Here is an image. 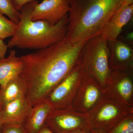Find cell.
Returning a JSON list of instances; mask_svg holds the SVG:
<instances>
[{"mask_svg":"<svg viewBox=\"0 0 133 133\" xmlns=\"http://www.w3.org/2000/svg\"><path fill=\"white\" fill-rule=\"evenodd\" d=\"M85 42L72 43L66 37L48 48L21 57V75L27 85L26 98L32 107L44 100L77 64Z\"/></svg>","mask_w":133,"mask_h":133,"instance_id":"6da1fadb","label":"cell"},{"mask_svg":"<svg viewBox=\"0 0 133 133\" xmlns=\"http://www.w3.org/2000/svg\"><path fill=\"white\" fill-rule=\"evenodd\" d=\"M123 0H70L66 37L72 43L85 42L100 35Z\"/></svg>","mask_w":133,"mask_h":133,"instance_id":"7a4b0ae2","label":"cell"},{"mask_svg":"<svg viewBox=\"0 0 133 133\" xmlns=\"http://www.w3.org/2000/svg\"><path fill=\"white\" fill-rule=\"evenodd\" d=\"M35 1L24 5L20 10L21 17L15 33L9 41L8 48L40 50L59 42L66 38L68 17L52 26L46 21L31 20Z\"/></svg>","mask_w":133,"mask_h":133,"instance_id":"3957f363","label":"cell"},{"mask_svg":"<svg viewBox=\"0 0 133 133\" xmlns=\"http://www.w3.org/2000/svg\"><path fill=\"white\" fill-rule=\"evenodd\" d=\"M109 56L108 41L100 34L84 43L78 61L85 74L94 78L103 91L111 70Z\"/></svg>","mask_w":133,"mask_h":133,"instance_id":"277c9868","label":"cell"},{"mask_svg":"<svg viewBox=\"0 0 133 133\" xmlns=\"http://www.w3.org/2000/svg\"><path fill=\"white\" fill-rule=\"evenodd\" d=\"M132 113V108L126 107L103 93L96 104L86 114L91 129L108 133Z\"/></svg>","mask_w":133,"mask_h":133,"instance_id":"5b68a950","label":"cell"},{"mask_svg":"<svg viewBox=\"0 0 133 133\" xmlns=\"http://www.w3.org/2000/svg\"><path fill=\"white\" fill-rule=\"evenodd\" d=\"M85 73L78 62L68 74L52 88L45 99L52 110L71 107Z\"/></svg>","mask_w":133,"mask_h":133,"instance_id":"8992f818","label":"cell"},{"mask_svg":"<svg viewBox=\"0 0 133 133\" xmlns=\"http://www.w3.org/2000/svg\"><path fill=\"white\" fill-rule=\"evenodd\" d=\"M133 69L110 70L103 93L126 107L132 108Z\"/></svg>","mask_w":133,"mask_h":133,"instance_id":"52a82bcc","label":"cell"},{"mask_svg":"<svg viewBox=\"0 0 133 133\" xmlns=\"http://www.w3.org/2000/svg\"><path fill=\"white\" fill-rule=\"evenodd\" d=\"M44 125L53 133H70L78 129L89 128L87 114L72 107L51 110Z\"/></svg>","mask_w":133,"mask_h":133,"instance_id":"ba28073f","label":"cell"},{"mask_svg":"<svg viewBox=\"0 0 133 133\" xmlns=\"http://www.w3.org/2000/svg\"><path fill=\"white\" fill-rule=\"evenodd\" d=\"M102 88L93 77L85 74L72 101L71 107L79 112L87 113L98 102L103 93Z\"/></svg>","mask_w":133,"mask_h":133,"instance_id":"9c48e42d","label":"cell"},{"mask_svg":"<svg viewBox=\"0 0 133 133\" xmlns=\"http://www.w3.org/2000/svg\"><path fill=\"white\" fill-rule=\"evenodd\" d=\"M70 0H43L34 6L31 19L33 21H46L51 25L56 24L68 16Z\"/></svg>","mask_w":133,"mask_h":133,"instance_id":"30bf717a","label":"cell"},{"mask_svg":"<svg viewBox=\"0 0 133 133\" xmlns=\"http://www.w3.org/2000/svg\"><path fill=\"white\" fill-rule=\"evenodd\" d=\"M3 125H23L32 106L26 97L1 105Z\"/></svg>","mask_w":133,"mask_h":133,"instance_id":"8fae6325","label":"cell"},{"mask_svg":"<svg viewBox=\"0 0 133 133\" xmlns=\"http://www.w3.org/2000/svg\"><path fill=\"white\" fill-rule=\"evenodd\" d=\"M107 41L110 70L133 69L132 46L118 39Z\"/></svg>","mask_w":133,"mask_h":133,"instance_id":"7c38bea8","label":"cell"},{"mask_svg":"<svg viewBox=\"0 0 133 133\" xmlns=\"http://www.w3.org/2000/svg\"><path fill=\"white\" fill-rule=\"evenodd\" d=\"M133 14V4L122 3L105 23L101 35L107 41L118 39L123 27L130 21Z\"/></svg>","mask_w":133,"mask_h":133,"instance_id":"4fadbf2b","label":"cell"},{"mask_svg":"<svg viewBox=\"0 0 133 133\" xmlns=\"http://www.w3.org/2000/svg\"><path fill=\"white\" fill-rule=\"evenodd\" d=\"M27 93V85L24 79L21 74L16 76L0 86L1 105L17 99L26 97Z\"/></svg>","mask_w":133,"mask_h":133,"instance_id":"5bb4252c","label":"cell"},{"mask_svg":"<svg viewBox=\"0 0 133 133\" xmlns=\"http://www.w3.org/2000/svg\"><path fill=\"white\" fill-rule=\"evenodd\" d=\"M52 109L45 101L32 107L31 112L23 125L27 133H38L45 124Z\"/></svg>","mask_w":133,"mask_h":133,"instance_id":"9a60e30c","label":"cell"},{"mask_svg":"<svg viewBox=\"0 0 133 133\" xmlns=\"http://www.w3.org/2000/svg\"><path fill=\"white\" fill-rule=\"evenodd\" d=\"M22 69L23 63L21 57L17 56L15 50H10L7 57L0 59V86L20 75Z\"/></svg>","mask_w":133,"mask_h":133,"instance_id":"2e32d148","label":"cell"},{"mask_svg":"<svg viewBox=\"0 0 133 133\" xmlns=\"http://www.w3.org/2000/svg\"><path fill=\"white\" fill-rule=\"evenodd\" d=\"M0 13L7 16L10 21L18 24L21 17V12L16 9L12 0H0Z\"/></svg>","mask_w":133,"mask_h":133,"instance_id":"e0dca14e","label":"cell"},{"mask_svg":"<svg viewBox=\"0 0 133 133\" xmlns=\"http://www.w3.org/2000/svg\"><path fill=\"white\" fill-rule=\"evenodd\" d=\"M17 24L8 20L0 13V38H5L12 37L15 33Z\"/></svg>","mask_w":133,"mask_h":133,"instance_id":"ac0fdd59","label":"cell"},{"mask_svg":"<svg viewBox=\"0 0 133 133\" xmlns=\"http://www.w3.org/2000/svg\"><path fill=\"white\" fill-rule=\"evenodd\" d=\"M108 133H133L132 115L126 117Z\"/></svg>","mask_w":133,"mask_h":133,"instance_id":"d6986e66","label":"cell"},{"mask_svg":"<svg viewBox=\"0 0 133 133\" xmlns=\"http://www.w3.org/2000/svg\"><path fill=\"white\" fill-rule=\"evenodd\" d=\"M1 133H27V132L23 125H3Z\"/></svg>","mask_w":133,"mask_h":133,"instance_id":"ffe728a7","label":"cell"},{"mask_svg":"<svg viewBox=\"0 0 133 133\" xmlns=\"http://www.w3.org/2000/svg\"><path fill=\"white\" fill-rule=\"evenodd\" d=\"M35 1L36 0H12V2L16 9L20 11L24 5Z\"/></svg>","mask_w":133,"mask_h":133,"instance_id":"44dd1931","label":"cell"},{"mask_svg":"<svg viewBox=\"0 0 133 133\" xmlns=\"http://www.w3.org/2000/svg\"><path fill=\"white\" fill-rule=\"evenodd\" d=\"M8 48L7 44L4 42L3 40L0 38V59L5 58Z\"/></svg>","mask_w":133,"mask_h":133,"instance_id":"7402d4cb","label":"cell"},{"mask_svg":"<svg viewBox=\"0 0 133 133\" xmlns=\"http://www.w3.org/2000/svg\"><path fill=\"white\" fill-rule=\"evenodd\" d=\"M133 32H130L125 37V41H126V43L132 46L133 44Z\"/></svg>","mask_w":133,"mask_h":133,"instance_id":"603a6c76","label":"cell"},{"mask_svg":"<svg viewBox=\"0 0 133 133\" xmlns=\"http://www.w3.org/2000/svg\"><path fill=\"white\" fill-rule=\"evenodd\" d=\"M70 133H92V130L89 128L78 129Z\"/></svg>","mask_w":133,"mask_h":133,"instance_id":"cb8c5ba5","label":"cell"},{"mask_svg":"<svg viewBox=\"0 0 133 133\" xmlns=\"http://www.w3.org/2000/svg\"><path fill=\"white\" fill-rule=\"evenodd\" d=\"M3 126V121L2 111L1 103L0 101V133H1Z\"/></svg>","mask_w":133,"mask_h":133,"instance_id":"d4e9b609","label":"cell"},{"mask_svg":"<svg viewBox=\"0 0 133 133\" xmlns=\"http://www.w3.org/2000/svg\"><path fill=\"white\" fill-rule=\"evenodd\" d=\"M38 133H53L46 126L44 125Z\"/></svg>","mask_w":133,"mask_h":133,"instance_id":"484cf974","label":"cell"},{"mask_svg":"<svg viewBox=\"0 0 133 133\" xmlns=\"http://www.w3.org/2000/svg\"><path fill=\"white\" fill-rule=\"evenodd\" d=\"M122 3L127 5H131L133 4V0H123Z\"/></svg>","mask_w":133,"mask_h":133,"instance_id":"4316f807","label":"cell"},{"mask_svg":"<svg viewBox=\"0 0 133 133\" xmlns=\"http://www.w3.org/2000/svg\"><path fill=\"white\" fill-rule=\"evenodd\" d=\"M92 130V129H91ZM92 133H107L103 131H97V130H92Z\"/></svg>","mask_w":133,"mask_h":133,"instance_id":"83f0119b","label":"cell"}]
</instances>
